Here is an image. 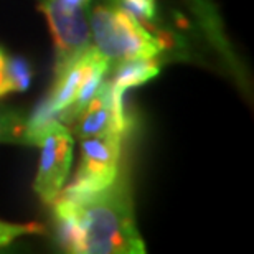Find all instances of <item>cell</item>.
<instances>
[{
  "instance_id": "cell-1",
  "label": "cell",
  "mask_w": 254,
  "mask_h": 254,
  "mask_svg": "<svg viewBox=\"0 0 254 254\" xmlns=\"http://www.w3.org/2000/svg\"><path fill=\"white\" fill-rule=\"evenodd\" d=\"M58 236L68 253L144 254L137 230L129 182L123 172L106 189L88 195L60 191L53 200Z\"/></svg>"
},
{
  "instance_id": "cell-2",
  "label": "cell",
  "mask_w": 254,
  "mask_h": 254,
  "mask_svg": "<svg viewBox=\"0 0 254 254\" xmlns=\"http://www.w3.org/2000/svg\"><path fill=\"white\" fill-rule=\"evenodd\" d=\"M94 47L116 64L134 58H157L167 48L165 40L150 33L121 3H99L89 15Z\"/></svg>"
},
{
  "instance_id": "cell-3",
  "label": "cell",
  "mask_w": 254,
  "mask_h": 254,
  "mask_svg": "<svg viewBox=\"0 0 254 254\" xmlns=\"http://www.w3.org/2000/svg\"><path fill=\"white\" fill-rule=\"evenodd\" d=\"M109 62L94 45L55 69L53 89L45 104L62 121L69 123L99 89Z\"/></svg>"
},
{
  "instance_id": "cell-4",
  "label": "cell",
  "mask_w": 254,
  "mask_h": 254,
  "mask_svg": "<svg viewBox=\"0 0 254 254\" xmlns=\"http://www.w3.org/2000/svg\"><path fill=\"white\" fill-rule=\"evenodd\" d=\"M123 137L121 134H104L81 139V162L74 182L62 191L88 195L113 184L121 170Z\"/></svg>"
},
{
  "instance_id": "cell-5",
  "label": "cell",
  "mask_w": 254,
  "mask_h": 254,
  "mask_svg": "<svg viewBox=\"0 0 254 254\" xmlns=\"http://www.w3.org/2000/svg\"><path fill=\"white\" fill-rule=\"evenodd\" d=\"M38 147L42 149V155L33 189L42 201L50 205L63 190L66 177L69 174L74 139L68 127L58 123L57 119L45 132Z\"/></svg>"
},
{
  "instance_id": "cell-6",
  "label": "cell",
  "mask_w": 254,
  "mask_h": 254,
  "mask_svg": "<svg viewBox=\"0 0 254 254\" xmlns=\"http://www.w3.org/2000/svg\"><path fill=\"white\" fill-rule=\"evenodd\" d=\"M38 5L48 20L55 40L57 69L91 45L89 17L86 8L71 5L66 0H38Z\"/></svg>"
},
{
  "instance_id": "cell-7",
  "label": "cell",
  "mask_w": 254,
  "mask_h": 254,
  "mask_svg": "<svg viewBox=\"0 0 254 254\" xmlns=\"http://www.w3.org/2000/svg\"><path fill=\"white\" fill-rule=\"evenodd\" d=\"M123 96L109 81H103L89 103L69 121L74 135L79 139L104 134L124 135L129 129V119L124 113Z\"/></svg>"
},
{
  "instance_id": "cell-8",
  "label": "cell",
  "mask_w": 254,
  "mask_h": 254,
  "mask_svg": "<svg viewBox=\"0 0 254 254\" xmlns=\"http://www.w3.org/2000/svg\"><path fill=\"white\" fill-rule=\"evenodd\" d=\"M160 73V62L157 58H134L126 60V62L116 63L111 78V86L124 94L127 89L137 88V86L145 84L147 81L154 79Z\"/></svg>"
},
{
  "instance_id": "cell-9",
  "label": "cell",
  "mask_w": 254,
  "mask_h": 254,
  "mask_svg": "<svg viewBox=\"0 0 254 254\" xmlns=\"http://www.w3.org/2000/svg\"><path fill=\"white\" fill-rule=\"evenodd\" d=\"M0 144L30 145L27 119L5 106H0Z\"/></svg>"
},
{
  "instance_id": "cell-10",
  "label": "cell",
  "mask_w": 254,
  "mask_h": 254,
  "mask_svg": "<svg viewBox=\"0 0 254 254\" xmlns=\"http://www.w3.org/2000/svg\"><path fill=\"white\" fill-rule=\"evenodd\" d=\"M45 231L43 225H38V223H27V225H22V223H7L0 220V248L13 243L17 238L27 236V235H40V233Z\"/></svg>"
},
{
  "instance_id": "cell-11",
  "label": "cell",
  "mask_w": 254,
  "mask_h": 254,
  "mask_svg": "<svg viewBox=\"0 0 254 254\" xmlns=\"http://www.w3.org/2000/svg\"><path fill=\"white\" fill-rule=\"evenodd\" d=\"M7 73H8L10 81H12V84H13V89L15 91H25L28 88L30 81H32L33 71L25 60L8 58Z\"/></svg>"
},
{
  "instance_id": "cell-12",
  "label": "cell",
  "mask_w": 254,
  "mask_h": 254,
  "mask_svg": "<svg viewBox=\"0 0 254 254\" xmlns=\"http://www.w3.org/2000/svg\"><path fill=\"white\" fill-rule=\"evenodd\" d=\"M126 10L134 15L139 22L152 23L157 13V2L155 0H119Z\"/></svg>"
},
{
  "instance_id": "cell-13",
  "label": "cell",
  "mask_w": 254,
  "mask_h": 254,
  "mask_svg": "<svg viewBox=\"0 0 254 254\" xmlns=\"http://www.w3.org/2000/svg\"><path fill=\"white\" fill-rule=\"evenodd\" d=\"M7 64H8V57L5 55V52L0 48V83L5 84L7 88L10 89V93H13V84L12 81L8 78V73H7Z\"/></svg>"
},
{
  "instance_id": "cell-14",
  "label": "cell",
  "mask_w": 254,
  "mask_h": 254,
  "mask_svg": "<svg viewBox=\"0 0 254 254\" xmlns=\"http://www.w3.org/2000/svg\"><path fill=\"white\" fill-rule=\"evenodd\" d=\"M66 2L71 5H76V7H81V8H88L91 0H66Z\"/></svg>"
},
{
  "instance_id": "cell-15",
  "label": "cell",
  "mask_w": 254,
  "mask_h": 254,
  "mask_svg": "<svg viewBox=\"0 0 254 254\" xmlns=\"http://www.w3.org/2000/svg\"><path fill=\"white\" fill-rule=\"evenodd\" d=\"M8 93H10V89L5 84L0 83V98H2V96H5V94H8Z\"/></svg>"
}]
</instances>
